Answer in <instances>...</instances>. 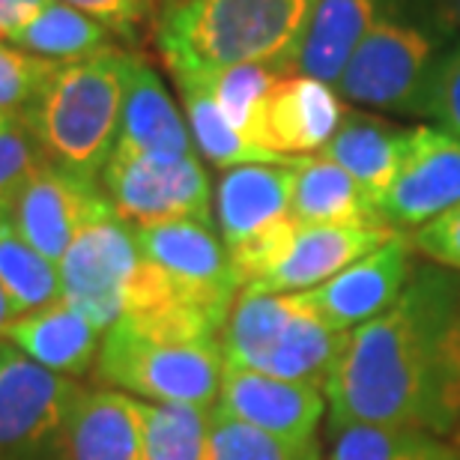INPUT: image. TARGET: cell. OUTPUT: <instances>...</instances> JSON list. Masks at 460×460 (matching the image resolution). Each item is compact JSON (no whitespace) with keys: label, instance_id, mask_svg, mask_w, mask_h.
<instances>
[{"label":"cell","instance_id":"2e32d148","mask_svg":"<svg viewBox=\"0 0 460 460\" xmlns=\"http://www.w3.org/2000/svg\"><path fill=\"white\" fill-rule=\"evenodd\" d=\"M403 0H317L305 31L279 63L281 75H305L335 87L358 42L398 15Z\"/></svg>","mask_w":460,"mask_h":460},{"label":"cell","instance_id":"ab89813d","mask_svg":"<svg viewBox=\"0 0 460 460\" xmlns=\"http://www.w3.org/2000/svg\"><path fill=\"white\" fill-rule=\"evenodd\" d=\"M177 4H182V0H159V13H162V9H168V6H177Z\"/></svg>","mask_w":460,"mask_h":460},{"label":"cell","instance_id":"ffe728a7","mask_svg":"<svg viewBox=\"0 0 460 460\" xmlns=\"http://www.w3.org/2000/svg\"><path fill=\"white\" fill-rule=\"evenodd\" d=\"M63 437L72 460H150L144 401L117 389H81Z\"/></svg>","mask_w":460,"mask_h":460},{"label":"cell","instance_id":"836d02e7","mask_svg":"<svg viewBox=\"0 0 460 460\" xmlns=\"http://www.w3.org/2000/svg\"><path fill=\"white\" fill-rule=\"evenodd\" d=\"M419 117L437 119V128L460 137V42L430 69Z\"/></svg>","mask_w":460,"mask_h":460},{"label":"cell","instance_id":"52a82bcc","mask_svg":"<svg viewBox=\"0 0 460 460\" xmlns=\"http://www.w3.org/2000/svg\"><path fill=\"white\" fill-rule=\"evenodd\" d=\"M132 234L144 261L155 266V272L168 284L173 302L222 332L236 293L243 288L213 225L164 222L132 227Z\"/></svg>","mask_w":460,"mask_h":460},{"label":"cell","instance_id":"9c48e42d","mask_svg":"<svg viewBox=\"0 0 460 460\" xmlns=\"http://www.w3.org/2000/svg\"><path fill=\"white\" fill-rule=\"evenodd\" d=\"M434 42L416 24L385 18L358 42L347 60L335 93L349 105L385 114H416L430 78Z\"/></svg>","mask_w":460,"mask_h":460},{"label":"cell","instance_id":"cb8c5ba5","mask_svg":"<svg viewBox=\"0 0 460 460\" xmlns=\"http://www.w3.org/2000/svg\"><path fill=\"white\" fill-rule=\"evenodd\" d=\"M177 93L182 99V111H186V123L195 141V150L204 155L216 168H236V164H254V162H290L284 155L266 153L252 141H245L234 126L227 123L222 108L216 105L213 93H209L207 81L195 75H177L173 78Z\"/></svg>","mask_w":460,"mask_h":460},{"label":"cell","instance_id":"603a6c76","mask_svg":"<svg viewBox=\"0 0 460 460\" xmlns=\"http://www.w3.org/2000/svg\"><path fill=\"white\" fill-rule=\"evenodd\" d=\"M290 216L302 227L320 225H383L374 200L341 164L323 155H299ZM389 227V225H385Z\"/></svg>","mask_w":460,"mask_h":460},{"label":"cell","instance_id":"1f68e13d","mask_svg":"<svg viewBox=\"0 0 460 460\" xmlns=\"http://www.w3.org/2000/svg\"><path fill=\"white\" fill-rule=\"evenodd\" d=\"M58 63L22 51L18 45L0 40V114L24 111L40 96L45 81Z\"/></svg>","mask_w":460,"mask_h":460},{"label":"cell","instance_id":"5b68a950","mask_svg":"<svg viewBox=\"0 0 460 460\" xmlns=\"http://www.w3.org/2000/svg\"><path fill=\"white\" fill-rule=\"evenodd\" d=\"M347 335L311 308L305 293L243 288L225 320L222 356L225 365L326 389Z\"/></svg>","mask_w":460,"mask_h":460},{"label":"cell","instance_id":"8fae6325","mask_svg":"<svg viewBox=\"0 0 460 460\" xmlns=\"http://www.w3.org/2000/svg\"><path fill=\"white\" fill-rule=\"evenodd\" d=\"M6 209L18 234L42 257L60 263L72 239L93 218L111 213V204L99 180L42 159L18 186Z\"/></svg>","mask_w":460,"mask_h":460},{"label":"cell","instance_id":"ac0fdd59","mask_svg":"<svg viewBox=\"0 0 460 460\" xmlns=\"http://www.w3.org/2000/svg\"><path fill=\"white\" fill-rule=\"evenodd\" d=\"M398 236L385 225H320L296 230L284 261L254 288L272 293H305L347 270L358 257L371 254Z\"/></svg>","mask_w":460,"mask_h":460},{"label":"cell","instance_id":"8d00e7d4","mask_svg":"<svg viewBox=\"0 0 460 460\" xmlns=\"http://www.w3.org/2000/svg\"><path fill=\"white\" fill-rule=\"evenodd\" d=\"M437 13L446 31H460V0H437Z\"/></svg>","mask_w":460,"mask_h":460},{"label":"cell","instance_id":"ba28073f","mask_svg":"<svg viewBox=\"0 0 460 460\" xmlns=\"http://www.w3.org/2000/svg\"><path fill=\"white\" fill-rule=\"evenodd\" d=\"M141 270L144 257L135 243L132 225L117 218L111 209L81 230L58 263L60 299L105 332L132 305Z\"/></svg>","mask_w":460,"mask_h":460},{"label":"cell","instance_id":"30bf717a","mask_svg":"<svg viewBox=\"0 0 460 460\" xmlns=\"http://www.w3.org/2000/svg\"><path fill=\"white\" fill-rule=\"evenodd\" d=\"M81 385L0 341V460H24L66 434Z\"/></svg>","mask_w":460,"mask_h":460},{"label":"cell","instance_id":"83f0119b","mask_svg":"<svg viewBox=\"0 0 460 460\" xmlns=\"http://www.w3.org/2000/svg\"><path fill=\"white\" fill-rule=\"evenodd\" d=\"M195 78L207 81L209 93H213L216 105L222 108L227 123L234 126L245 141H252L254 146L266 150L263 117H266V105H270L275 84L284 78L281 69L275 66V63H243V66L216 72V75H195ZM284 159H288V155H284Z\"/></svg>","mask_w":460,"mask_h":460},{"label":"cell","instance_id":"4316f807","mask_svg":"<svg viewBox=\"0 0 460 460\" xmlns=\"http://www.w3.org/2000/svg\"><path fill=\"white\" fill-rule=\"evenodd\" d=\"M0 284H4L18 317L60 302L58 263L42 257L18 234L6 204H0Z\"/></svg>","mask_w":460,"mask_h":460},{"label":"cell","instance_id":"7c38bea8","mask_svg":"<svg viewBox=\"0 0 460 460\" xmlns=\"http://www.w3.org/2000/svg\"><path fill=\"white\" fill-rule=\"evenodd\" d=\"M460 204V137L443 128L412 126L401 171L380 200V218L398 234L446 216Z\"/></svg>","mask_w":460,"mask_h":460},{"label":"cell","instance_id":"d6986e66","mask_svg":"<svg viewBox=\"0 0 460 460\" xmlns=\"http://www.w3.org/2000/svg\"><path fill=\"white\" fill-rule=\"evenodd\" d=\"M347 114L335 87L305 75H284L275 84L263 117V146L275 155H317L332 141Z\"/></svg>","mask_w":460,"mask_h":460},{"label":"cell","instance_id":"4dcf8cb0","mask_svg":"<svg viewBox=\"0 0 460 460\" xmlns=\"http://www.w3.org/2000/svg\"><path fill=\"white\" fill-rule=\"evenodd\" d=\"M87 18H93L114 36L119 45H144L153 40L155 18H159V0H60Z\"/></svg>","mask_w":460,"mask_h":460},{"label":"cell","instance_id":"44dd1931","mask_svg":"<svg viewBox=\"0 0 460 460\" xmlns=\"http://www.w3.org/2000/svg\"><path fill=\"white\" fill-rule=\"evenodd\" d=\"M410 135L412 128H403L380 114L347 108L332 141L317 155L341 164L349 177L365 189V195L374 200L376 213H380V200L389 191L394 177H398L403 153L410 146Z\"/></svg>","mask_w":460,"mask_h":460},{"label":"cell","instance_id":"e575fe53","mask_svg":"<svg viewBox=\"0 0 460 460\" xmlns=\"http://www.w3.org/2000/svg\"><path fill=\"white\" fill-rule=\"evenodd\" d=\"M410 243L425 261L460 272V204L430 225L419 227L416 234H410Z\"/></svg>","mask_w":460,"mask_h":460},{"label":"cell","instance_id":"f546056e","mask_svg":"<svg viewBox=\"0 0 460 460\" xmlns=\"http://www.w3.org/2000/svg\"><path fill=\"white\" fill-rule=\"evenodd\" d=\"M209 460H323L317 443H288L272 434H263L245 421L225 416L213 407L209 425Z\"/></svg>","mask_w":460,"mask_h":460},{"label":"cell","instance_id":"5bb4252c","mask_svg":"<svg viewBox=\"0 0 460 460\" xmlns=\"http://www.w3.org/2000/svg\"><path fill=\"white\" fill-rule=\"evenodd\" d=\"M412 270H416V248L407 234H398L329 281L317 284L314 290H305V299L332 329L353 332L356 326L383 314L401 296Z\"/></svg>","mask_w":460,"mask_h":460},{"label":"cell","instance_id":"6da1fadb","mask_svg":"<svg viewBox=\"0 0 460 460\" xmlns=\"http://www.w3.org/2000/svg\"><path fill=\"white\" fill-rule=\"evenodd\" d=\"M460 383V272L416 261L383 314L356 326L326 380L329 428L394 425L452 437Z\"/></svg>","mask_w":460,"mask_h":460},{"label":"cell","instance_id":"9a60e30c","mask_svg":"<svg viewBox=\"0 0 460 460\" xmlns=\"http://www.w3.org/2000/svg\"><path fill=\"white\" fill-rule=\"evenodd\" d=\"M296 162H254L227 168L216 186V225L227 254L290 222Z\"/></svg>","mask_w":460,"mask_h":460},{"label":"cell","instance_id":"4fadbf2b","mask_svg":"<svg viewBox=\"0 0 460 460\" xmlns=\"http://www.w3.org/2000/svg\"><path fill=\"white\" fill-rule=\"evenodd\" d=\"M216 410L263 430V434L305 446L317 443V428L326 416L329 403L320 385L279 380V376L270 374L225 365Z\"/></svg>","mask_w":460,"mask_h":460},{"label":"cell","instance_id":"3957f363","mask_svg":"<svg viewBox=\"0 0 460 460\" xmlns=\"http://www.w3.org/2000/svg\"><path fill=\"white\" fill-rule=\"evenodd\" d=\"M317 0H182L155 18L153 45L171 78L216 75L243 63H279Z\"/></svg>","mask_w":460,"mask_h":460},{"label":"cell","instance_id":"74e56055","mask_svg":"<svg viewBox=\"0 0 460 460\" xmlns=\"http://www.w3.org/2000/svg\"><path fill=\"white\" fill-rule=\"evenodd\" d=\"M18 314H15V308H13V302H9L6 296V290H4V284H0V338H4V329L13 323Z\"/></svg>","mask_w":460,"mask_h":460},{"label":"cell","instance_id":"d4e9b609","mask_svg":"<svg viewBox=\"0 0 460 460\" xmlns=\"http://www.w3.org/2000/svg\"><path fill=\"white\" fill-rule=\"evenodd\" d=\"M9 42L51 63H75L93 58V54L119 49V42L102 24L78 13V9L60 4V0H49L40 9V15L27 27H22Z\"/></svg>","mask_w":460,"mask_h":460},{"label":"cell","instance_id":"484cf974","mask_svg":"<svg viewBox=\"0 0 460 460\" xmlns=\"http://www.w3.org/2000/svg\"><path fill=\"white\" fill-rule=\"evenodd\" d=\"M323 460H460L452 439L421 428L344 425L329 428Z\"/></svg>","mask_w":460,"mask_h":460},{"label":"cell","instance_id":"f35d334b","mask_svg":"<svg viewBox=\"0 0 460 460\" xmlns=\"http://www.w3.org/2000/svg\"><path fill=\"white\" fill-rule=\"evenodd\" d=\"M455 443V448L460 452V383H457V398H455V428H452V437H448Z\"/></svg>","mask_w":460,"mask_h":460},{"label":"cell","instance_id":"7a4b0ae2","mask_svg":"<svg viewBox=\"0 0 460 460\" xmlns=\"http://www.w3.org/2000/svg\"><path fill=\"white\" fill-rule=\"evenodd\" d=\"M96 374L132 398L213 410L225 374L222 332L182 308L132 311L105 329Z\"/></svg>","mask_w":460,"mask_h":460},{"label":"cell","instance_id":"f1b7e54d","mask_svg":"<svg viewBox=\"0 0 460 460\" xmlns=\"http://www.w3.org/2000/svg\"><path fill=\"white\" fill-rule=\"evenodd\" d=\"M150 460H209L213 410L144 401Z\"/></svg>","mask_w":460,"mask_h":460},{"label":"cell","instance_id":"e0dca14e","mask_svg":"<svg viewBox=\"0 0 460 460\" xmlns=\"http://www.w3.org/2000/svg\"><path fill=\"white\" fill-rule=\"evenodd\" d=\"M114 150L137 155H195L186 117L173 105L159 72L141 51L128 49L126 90L119 111V135Z\"/></svg>","mask_w":460,"mask_h":460},{"label":"cell","instance_id":"d590c367","mask_svg":"<svg viewBox=\"0 0 460 460\" xmlns=\"http://www.w3.org/2000/svg\"><path fill=\"white\" fill-rule=\"evenodd\" d=\"M49 0H0V40H13V36L40 15V9Z\"/></svg>","mask_w":460,"mask_h":460},{"label":"cell","instance_id":"277c9868","mask_svg":"<svg viewBox=\"0 0 460 460\" xmlns=\"http://www.w3.org/2000/svg\"><path fill=\"white\" fill-rule=\"evenodd\" d=\"M128 49H111L75 63H58L24 119L49 162L99 180L111 159L126 90Z\"/></svg>","mask_w":460,"mask_h":460},{"label":"cell","instance_id":"8992f818","mask_svg":"<svg viewBox=\"0 0 460 460\" xmlns=\"http://www.w3.org/2000/svg\"><path fill=\"white\" fill-rule=\"evenodd\" d=\"M108 204L132 227L164 222H213V186L195 155H137L114 150L99 173Z\"/></svg>","mask_w":460,"mask_h":460},{"label":"cell","instance_id":"d6a6232c","mask_svg":"<svg viewBox=\"0 0 460 460\" xmlns=\"http://www.w3.org/2000/svg\"><path fill=\"white\" fill-rule=\"evenodd\" d=\"M45 159L27 126L24 111L0 114V204H9L18 186Z\"/></svg>","mask_w":460,"mask_h":460},{"label":"cell","instance_id":"7402d4cb","mask_svg":"<svg viewBox=\"0 0 460 460\" xmlns=\"http://www.w3.org/2000/svg\"><path fill=\"white\" fill-rule=\"evenodd\" d=\"M102 329L93 320L81 314L78 308L66 302L33 311V314L15 317L4 329L0 341L15 344L22 353H27L33 362L49 367L54 374H87L96 365L99 347H102Z\"/></svg>","mask_w":460,"mask_h":460}]
</instances>
